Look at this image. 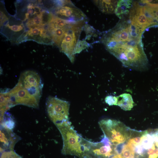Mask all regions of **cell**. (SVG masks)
<instances>
[{"label":"cell","mask_w":158,"mask_h":158,"mask_svg":"<svg viewBox=\"0 0 158 158\" xmlns=\"http://www.w3.org/2000/svg\"><path fill=\"white\" fill-rule=\"evenodd\" d=\"M63 140L62 153L83 158L86 151L87 140L78 134L69 121L57 126Z\"/></svg>","instance_id":"6da1fadb"},{"label":"cell","mask_w":158,"mask_h":158,"mask_svg":"<svg viewBox=\"0 0 158 158\" xmlns=\"http://www.w3.org/2000/svg\"><path fill=\"white\" fill-rule=\"evenodd\" d=\"M99 124L104 135L114 145L124 142L130 136L131 129L119 121L104 119Z\"/></svg>","instance_id":"7a4b0ae2"},{"label":"cell","mask_w":158,"mask_h":158,"mask_svg":"<svg viewBox=\"0 0 158 158\" xmlns=\"http://www.w3.org/2000/svg\"><path fill=\"white\" fill-rule=\"evenodd\" d=\"M86 22V20L80 21L68 25L59 46L60 50L68 56L72 62L74 60L75 47Z\"/></svg>","instance_id":"3957f363"},{"label":"cell","mask_w":158,"mask_h":158,"mask_svg":"<svg viewBox=\"0 0 158 158\" xmlns=\"http://www.w3.org/2000/svg\"><path fill=\"white\" fill-rule=\"evenodd\" d=\"M70 104L66 101L49 97L47 99V111L50 120L57 127L69 121Z\"/></svg>","instance_id":"277c9868"},{"label":"cell","mask_w":158,"mask_h":158,"mask_svg":"<svg viewBox=\"0 0 158 158\" xmlns=\"http://www.w3.org/2000/svg\"><path fill=\"white\" fill-rule=\"evenodd\" d=\"M18 84L32 96L40 99L43 84L41 78L37 73L32 71L23 72Z\"/></svg>","instance_id":"5b68a950"},{"label":"cell","mask_w":158,"mask_h":158,"mask_svg":"<svg viewBox=\"0 0 158 158\" xmlns=\"http://www.w3.org/2000/svg\"><path fill=\"white\" fill-rule=\"evenodd\" d=\"M55 13L57 17L66 20L72 21L86 20L85 15L71 1H66L64 5L57 7Z\"/></svg>","instance_id":"8992f818"},{"label":"cell","mask_w":158,"mask_h":158,"mask_svg":"<svg viewBox=\"0 0 158 158\" xmlns=\"http://www.w3.org/2000/svg\"><path fill=\"white\" fill-rule=\"evenodd\" d=\"M0 152L4 150H13L14 146L20 137L12 130L1 126L0 129Z\"/></svg>","instance_id":"52a82bcc"},{"label":"cell","mask_w":158,"mask_h":158,"mask_svg":"<svg viewBox=\"0 0 158 158\" xmlns=\"http://www.w3.org/2000/svg\"><path fill=\"white\" fill-rule=\"evenodd\" d=\"M95 4L102 12L112 13L115 12L118 1L116 0L95 1Z\"/></svg>","instance_id":"ba28073f"},{"label":"cell","mask_w":158,"mask_h":158,"mask_svg":"<svg viewBox=\"0 0 158 158\" xmlns=\"http://www.w3.org/2000/svg\"><path fill=\"white\" fill-rule=\"evenodd\" d=\"M68 25L63 28L56 27L49 24L48 31L54 42L59 46L63 39Z\"/></svg>","instance_id":"9c48e42d"},{"label":"cell","mask_w":158,"mask_h":158,"mask_svg":"<svg viewBox=\"0 0 158 158\" xmlns=\"http://www.w3.org/2000/svg\"><path fill=\"white\" fill-rule=\"evenodd\" d=\"M117 105L125 111L130 110L134 106V102L131 95L127 93H123L117 97Z\"/></svg>","instance_id":"30bf717a"},{"label":"cell","mask_w":158,"mask_h":158,"mask_svg":"<svg viewBox=\"0 0 158 158\" xmlns=\"http://www.w3.org/2000/svg\"><path fill=\"white\" fill-rule=\"evenodd\" d=\"M132 4V1H118L115 11L116 14L121 19L123 16L128 13Z\"/></svg>","instance_id":"8fae6325"},{"label":"cell","mask_w":158,"mask_h":158,"mask_svg":"<svg viewBox=\"0 0 158 158\" xmlns=\"http://www.w3.org/2000/svg\"><path fill=\"white\" fill-rule=\"evenodd\" d=\"M1 125L3 127L12 130L15 125V121L12 115L9 113H5Z\"/></svg>","instance_id":"7c38bea8"},{"label":"cell","mask_w":158,"mask_h":158,"mask_svg":"<svg viewBox=\"0 0 158 158\" xmlns=\"http://www.w3.org/2000/svg\"><path fill=\"white\" fill-rule=\"evenodd\" d=\"M43 25L42 12L30 18L27 22V25L30 28L35 27H41Z\"/></svg>","instance_id":"4fadbf2b"},{"label":"cell","mask_w":158,"mask_h":158,"mask_svg":"<svg viewBox=\"0 0 158 158\" xmlns=\"http://www.w3.org/2000/svg\"><path fill=\"white\" fill-rule=\"evenodd\" d=\"M77 22L78 21H69L57 17H54L53 20L49 24L54 27L63 28L71 23Z\"/></svg>","instance_id":"5bb4252c"},{"label":"cell","mask_w":158,"mask_h":158,"mask_svg":"<svg viewBox=\"0 0 158 158\" xmlns=\"http://www.w3.org/2000/svg\"><path fill=\"white\" fill-rule=\"evenodd\" d=\"M83 29L86 34V39L89 40L91 37L97 36L96 30L89 24L86 23L83 26Z\"/></svg>","instance_id":"9a60e30c"},{"label":"cell","mask_w":158,"mask_h":158,"mask_svg":"<svg viewBox=\"0 0 158 158\" xmlns=\"http://www.w3.org/2000/svg\"><path fill=\"white\" fill-rule=\"evenodd\" d=\"M90 44L85 40H79L74 50V54L80 53L83 50L90 47Z\"/></svg>","instance_id":"2e32d148"},{"label":"cell","mask_w":158,"mask_h":158,"mask_svg":"<svg viewBox=\"0 0 158 158\" xmlns=\"http://www.w3.org/2000/svg\"><path fill=\"white\" fill-rule=\"evenodd\" d=\"M0 158H22L13 150H4L1 152Z\"/></svg>","instance_id":"e0dca14e"},{"label":"cell","mask_w":158,"mask_h":158,"mask_svg":"<svg viewBox=\"0 0 158 158\" xmlns=\"http://www.w3.org/2000/svg\"><path fill=\"white\" fill-rule=\"evenodd\" d=\"M118 99L117 97L111 95L108 96L105 98V101L106 103L109 106L117 105Z\"/></svg>","instance_id":"ac0fdd59"},{"label":"cell","mask_w":158,"mask_h":158,"mask_svg":"<svg viewBox=\"0 0 158 158\" xmlns=\"http://www.w3.org/2000/svg\"><path fill=\"white\" fill-rule=\"evenodd\" d=\"M7 26L12 31L16 32L21 31L23 28V27L22 25H10L8 24Z\"/></svg>","instance_id":"d6986e66"}]
</instances>
